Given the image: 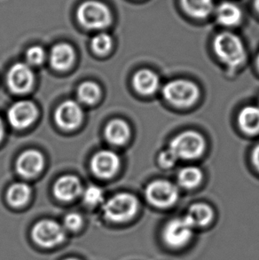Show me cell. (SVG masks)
Segmentation results:
<instances>
[{"label": "cell", "instance_id": "19", "mask_svg": "<svg viewBox=\"0 0 259 260\" xmlns=\"http://www.w3.org/2000/svg\"><path fill=\"white\" fill-rule=\"evenodd\" d=\"M239 126L241 130L249 135L259 134V107L247 106L240 111L238 116Z\"/></svg>", "mask_w": 259, "mask_h": 260}, {"label": "cell", "instance_id": "20", "mask_svg": "<svg viewBox=\"0 0 259 260\" xmlns=\"http://www.w3.org/2000/svg\"><path fill=\"white\" fill-rule=\"evenodd\" d=\"M185 218L193 229L203 228L213 219V211L208 204H196L188 209Z\"/></svg>", "mask_w": 259, "mask_h": 260}, {"label": "cell", "instance_id": "13", "mask_svg": "<svg viewBox=\"0 0 259 260\" xmlns=\"http://www.w3.org/2000/svg\"><path fill=\"white\" fill-rule=\"evenodd\" d=\"M45 165L42 154L35 149L21 153L16 162L17 173L23 178H33L41 173Z\"/></svg>", "mask_w": 259, "mask_h": 260}, {"label": "cell", "instance_id": "25", "mask_svg": "<svg viewBox=\"0 0 259 260\" xmlns=\"http://www.w3.org/2000/svg\"><path fill=\"white\" fill-rule=\"evenodd\" d=\"M91 46L95 53L106 54L112 47V39L107 33H100L91 39Z\"/></svg>", "mask_w": 259, "mask_h": 260}, {"label": "cell", "instance_id": "4", "mask_svg": "<svg viewBox=\"0 0 259 260\" xmlns=\"http://www.w3.org/2000/svg\"><path fill=\"white\" fill-rule=\"evenodd\" d=\"M163 95L172 105L178 108H189L196 104L200 96L199 87L186 79L168 82L163 88Z\"/></svg>", "mask_w": 259, "mask_h": 260}, {"label": "cell", "instance_id": "15", "mask_svg": "<svg viewBox=\"0 0 259 260\" xmlns=\"http://www.w3.org/2000/svg\"><path fill=\"white\" fill-rule=\"evenodd\" d=\"M133 85L140 94H154L160 88V78L154 71L141 70L133 76Z\"/></svg>", "mask_w": 259, "mask_h": 260}, {"label": "cell", "instance_id": "5", "mask_svg": "<svg viewBox=\"0 0 259 260\" xmlns=\"http://www.w3.org/2000/svg\"><path fill=\"white\" fill-rule=\"evenodd\" d=\"M139 211V201L129 193H116L106 202L103 212L106 218L115 223L129 221Z\"/></svg>", "mask_w": 259, "mask_h": 260}, {"label": "cell", "instance_id": "29", "mask_svg": "<svg viewBox=\"0 0 259 260\" xmlns=\"http://www.w3.org/2000/svg\"><path fill=\"white\" fill-rule=\"evenodd\" d=\"M177 161H178V159L170 149L161 152L160 155H159V157H158L159 165L165 169H169V168L173 167L175 166Z\"/></svg>", "mask_w": 259, "mask_h": 260}, {"label": "cell", "instance_id": "16", "mask_svg": "<svg viewBox=\"0 0 259 260\" xmlns=\"http://www.w3.org/2000/svg\"><path fill=\"white\" fill-rule=\"evenodd\" d=\"M74 60L75 51L69 44L60 43L53 46L51 50L50 63L56 71H67L73 64Z\"/></svg>", "mask_w": 259, "mask_h": 260}, {"label": "cell", "instance_id": "18", "mask_svg": "<svg viewBox=\"0 0 259 260\" xmlns=\"http://www.w3.org/2000/svg\"><path fill=\"white\" fill-rule=\"evenodd\" d=\"M105 137L110 144L115 146L125 144L131 137L129 124L121 119L110 121L105 128Z\"/></svg>", "mask_w": 259, "mask_h": 260}, {"label": "cell", "instance_id": "35", "mask_svg": "<svg viewBox=\"0 0 259 260\" xmlns=\"http://www.w3.org/2000/svg\"><path fill=\"white\" fill-rule=\"evenodd\" d=\"M258 107H259V105H258Z\"/></svg>", "mask_w": 259, "mask_h": 260}, {"label": "cell", "instance_id": "31", "mask_svg": "<svg viewBox=\"0 0 259 260\" xmlns=\"http://www.w3.org/2000/svg\"><path fill=\"white\" fill-rule=\"evenodd\" d=\"M4 136V125L2 120L0 118V141H2Z\"/></svg>", "mask_w": 259, "mask_h": 260}, {"label": "cell", "instance_id": "8", "mask_svg": "<svg viewBox=\"0 0 259 260\" xmlns=\"http://www.w3.org/2000/svg\"><path fill=\"white\" fill-rule=\"evenodd\" d=\"M193 226L185 217L173 218L165 225L163 238L169 247L179 249L189 242L193 236Z\"/></svg>", "mask_w": 259, "mask_h": 260}, {"label": "cell", "instance_id": "9", "mask_svg": "<svg viewBox=\"0 0 259 260\" xmlns=\"http://www.w3.org/2000/svg\"><path fill=\"white\" fill-rule=\"evenodd\" d=\"M7 84L14 93L22 94L31 90L34 84V74L28 64H14L7 74Z\"/></svg>", "mask_w": 259, "mask_h": 260}, {"label": "cell", "instance_id": "27", "mask_svg": "<svg viewBox=\"0 0 259 260\" xmlns=\"http://www.w3.org/2000/svg\"><path fill=\"white\" fill-rule=\"evenodd\" d=\"M26 59L28 63L33 66H38L44 62L46 60V52L41 46H32L27 51Z\"/></svg>", "mask_w": 259, "mask_h": 260}, {"label": "cell", "instance_id": "22", "mask_svg": "<svg viewBox=\"0 0 259 260\" xmlns=\"http://www.w3.org/2000/svg\"><path fill=\"white\" fill-rule=\"evenodd\" d=\"M31 197V188L24 182L14 183L7 190V199L11 206L20 208L24 206Z\"/></svg>", "mask_w": 259, "mask_h": 260}, {"label": "cell", "instance_id": "30", "mask_svg": "<svg viewBox=\"0 0 259 260\" xmlns=\"http://www.w3.org/2000/svg\"><path fill=\"white\" fill-rule=\"evenodd\" d=\"M252 162L256 169L259 172V145L256 146L252 152Z\"/></svg>", "mask_w": 259, "mask_h": 260}, {"label": "cell", "instance_id": "7", "mask_svg": "<svg viewBox=\"0 0 259 260\" xmlns=\"http://www.w3.org/2000/svg\"><path fill=\"white\" fill-rule=\"evenodd\" d=\"M32 239L44 248H53L63 242L65 231L63 228L53 220H41L32 229Z\"/></svg>", "mask_w": 259, "mask_h": 260}, {"label": "cell", "instance_id": "12", "mask_svg": "<svg viewBox=\"0 0 259 260\" xmlns=\"http://www.w3.org/2000/svg\"><path fill=\"white\" fill-rule=\"evenodd\" d=\"M54 118L60 128L64 130H73L82 123L83 110L77 102L70 100L57 108Z\"/></svg>", "mask_w": 259, "mask_h": 260}, {"label": "cell", "instance_id": "11", "mask_svg": "<svg viewBox=\"0 0 259 260\" xmlns=\"http://www.w3.org/2000/svg\"><path fill=\"white\" fill-rule=\"evenodd\" d=\"M120 158L115 152L102 150L91 158V169L95 175L102 179H109L119 170Z\"/></svg>", "mask_w": 259, "mask_h": 260}, {"label": "cell", "instance_id": "17", "mask_svg": "<svg viewBox=\"0 0 259 260\" xmlns=\"http://www.w3.org/2000/svg\"><path fill=\"white\" fill-rule=\"evenodd\" d=\"M217 22L224 27H235L241 23L242 12L241 8L229 1H224L218 5L215 10Z\"/></svg>", "mask_w": 259, "mask_h": 260}, {"label": "cell", "instance_id": "24", "mask_svg": "<svg viewBox=\"0 0 259 260\" xmlns=\"http://www.w3.org/2000/svg\"><path fill=\"white\" fill-rule=\"evenodd\" d=\"M77 96L84 104H94L95 102H98L101 96V89L93 82H84L78 88Z\"/></svg>", "mask_w": 259, "mask_h": 260}, {"label": "cell", "instance_id": "26", "mask_svg": "<svg viewBox=\"0 0 259 260\" xmlns=\"http://www.w3.org/2000/svg\"><path fill=\"white\" fill-rule=\"evenodd\" d=\"M83 196H84V203L91 206H95L101 204L103 202V198H104L102 188L94 185L88 186L87 188L84 190Z\"/></svg>", "mask_w": 259, "mask_h": 260}, {"label": "cell", "instance_id": "14", "mask_svg": "<svg viewBox=\"0 0 259 260\" xmlns=\"http://www.w3.org/2000/svg\"><path fill=\"white\" fill-rule=\"evenodd\" d=\"M53 193L57 199L63 202L74 200L82 193L80 180L76 176H62L54 184Z\"/></svg>", "mask_w": 259, "mask_h": 260}, {"label": "cell", "instance_id": "28", "mask_svg": "<svg viewBox=\"0 0 259 260\" xmlns=\"http://www.w3.org/2000/svg\"><path fill=\"white\" fill-rule=\"evenodd\" d=\"M64 225L68 230L77 231L83 225V218L78 213L71 212L66 215L64 218Z\"/></svg>", "mask_w": 259, "mask_h": 260}, {"label": "cell", "instance_id": "2", "mask_svg": "<svg viewBox=\"0 0 259 260\" xmlns=\"http://www.w3.org/2000/svg\"><path fill=\"white\" fill-rule=\"evenodd\" d=\"M206 142L196 131H185L172 139L169 149L178 160H193L203 155Z\"/></svg>", "mask_w": 259, "mask_h": 260}, {"label": "cell", "instance_id": "6", "mask_svg": "<svg viewBox=\"0 0 259 260\" xmlns=\"http://www.w3.org/2000/svg\"><path fill=\"white\" fill-rule=\"evenodd\" d=\"M145 196L148 203L154 207L170 208L179 199V188L169 180L157 179L147 186Z\"/></svg>", "mask_w": 259, "mask_h": 260}, {"label": "cell", "instance_id": "10", "mask_svg": "<svg viewBox=\"0 0 259 260\" xmlns=\"http://www.w3.org/2000/svg\"><path fill=\"white\" fill-rule=\"evenodd\" d=\"M38 116V109L31 102L21 101L11 106L7 113V118L11 125L15 129H25L34 123Z\"/></svg>", "mask_w": 259, "mask_h": 260}, {"label": "cell", "instance_id": "34", "mask_svg": "<svg viewBox=\"0 0 259 260\" xmlns=\"http://www.w3.org/2000/svg\"><path fill=\"white\" fill-rule=\"evenodd\" d=\"M65 260H79L77 259V258H73V257H71V258H67V259Z\"/></svg>", "mask_w": 259, "mask_h": 260}, {"label": "cell", "instance_id": "32", "mask_svg": "<svg viewBox=\"0 0 259 260\" xmlns=\"http://www.w3.org/2000/svg\"><path fill=\"white\" fill-rule=\"evenodd\" d=\"M253 3H254L255 9H256V12L259 14V0H254V1H253Z\"/></svg>", "mask_w": 259, "mask_h": 260}, {"label": "cell", "instance_id": "23", "mask_svg": "<svg viewBox=\"0 0 259 260\" xmlns=\"http://www.w3.org/2000/svg\"><path fill=\"white\" fill-rule=\"evenodd\" d=\"M203 179L202 170L196 166H186L178 173L179 186L186 189H192L199 186Z\"/></svg>", "mask_w": 259, "mask_h": 260}, {"label": "cell", "instance_id": "33", "mask_svg": "<svg viewBox=\"0 0 259 260\" xmlns=\"http://www.w3.org/2000/svg\"><path fill=\"white\" fill-rule=\"evenodd\" d=\"M256 67H257V69H258V71H259V53H258V54H257V56H256Z\"/></svg>", "mask_w": 259, "mask_h": 260}, {"label": "cell", "instance_id": "3", "mask_svg": "<svg viewBox=\"0 0 259 260\" xmlns=\"http://www.w3.org/2000/svg\"><path fill=\"white\" fill-rule=\"evenodd\" d=\"M77 18L79 23L89 29L107 28L112 21L109 7L98 0H87L77 8Z\"/></svg>", "mask_w": 259, "mask_h": 260}, {"label": "cell", "instance_id": "21", "mask_svg": "<svg viewBox=\"0 0 259 260\" xmlns=\"http://www.w3.org/2000/svg\"><path fill=\"white\" fill-rule=\"evenodd\" d=\"M181 5L186 14L196 19L207 18L214 10L213 0H181Z\"/></svg>", "mask_w": 259, "mask_h": 260}, {"label": "cell", "instance_id": "1", "mask_svg": "<svg viewBox=\"0 0 259 260\" xmlns=\"http://www.w3.org/2000/svg\"><path fill=\"white\" fill-rule=\"evenodd\" d=\"M213 49L217 56L229 67H240L246 60L245 46L242 39L232 32L217 34L213 40Z\"/></svg>", "mask_w": 259, "mask_h": 260}]
</instances>
